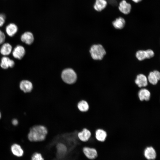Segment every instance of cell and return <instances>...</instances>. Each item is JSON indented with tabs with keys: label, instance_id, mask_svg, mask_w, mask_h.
<instances>
[{
	"label": "cell",
	"instance_id": "6da1fadb",
	"mask_svg": "<svg viewBox=\"0 0 160 160\" xmlns=\"http://www.w3.org/2000/svg\"><path fill=\"white\" fill-rule=\"evenodd\" d=\"M47 133V129L45 126L36 124L30 129L28 138L31 142H41L45 140Z\"/></svg>",
	"mask_w": 160,
	"mask_h": 160
},
{
	"label": "cell",
	"instance_id": "7a4b0ae2",
	"mask_svg": "<svg viewBox=\"0 0 160 160\" xmlns=\"http://www.w3.org/2000/svg\"><path fill=\"white\" fill-rule=\"evenodd\" d=\"M61 76L63 81L68 84L75 83L77 80L76 73L71 68H67L64 69L61 72Z\"/></svg>",
	"mask_w": 160,
	"mask_h": 160
},
{
	"label": "cell",
	"instance_id": "3957f363",
	"mask_svg": "<svg viewBox=\"0 0 160 160\" xmlns=\"http://www.w3.org/2000/svg\"><path fill=\"white\" fill-rule=\"evenodd\" d=\"M89 53L92 58L95 60H101L106 54V52L101 44L92 45L89 49Z\"/></svg>",
	"mask_w": 160,
	"mask_h": 160
},
{
	"label": "cell",
	"instance_id": "277c9868",
	"mask_svg": "<svg viewBox=\"0 0 160 160\" xmlns=\"http://www.w3.org/2000/svg\"><path fill=\"white\" fill-rule=\"evenodd\" d=\"M82 151L85 156L89 160H93L97 156V151L94 148L85 146L82 148Z\"/></svg>",
	"mask_w": 160,
	"mask_h": 160
},
{
	"label": "cell",
	"instance_id": "5b68a950",
	"mask_svg": "<svg viewBox=\"0 0 160 160\" xmlns=\"http://www.w3.org/2000/svg\"><path fill=\"white\" fill-rule=\"evenodd\" d=\"M78 137L81 141L86 142L87 141L91 136V132L86 128H83L82 130L78 133Z\"/></svg>",
	"mask_w": 160,
	"mask_h": 160
},
{
	"label": "cell",
	"instance_id": "8992f818",
	"mask_svg": "<svg viewBox=\"0 0 160 160\" xmlns=\"http://www.w3.org/2000/svg\"><path fill=\"white\" fill-rule=\"evenodd\" d=\"M12 154L15 156L20 157L23 156L24 151L21 146L17 143H14L12 145L10 148Z\"/></svg>",
	"mask_w": 160,
	"mask_h": 160
},
{
	"label": "cell",
	"instance_id": "52a82bcc",
	"mask_svg": "<svg viewBox=\"0 0 160 160\" xmlns=\"http://www.w3.org/2000/svg\"><path fill=\"white\" fill-rule=\"evenodd\" d=\"M12 55L15 58L20 60L24 57L25 54V50L23 47L17 45L14 49L12 52Z\"/></svg>",
	"mask_w": 160,
	"mask_h": 160
},
{
	"label": "cell",
	"instance_id": "ba28073f",
	"mask_svg": "<svg viewBox=\"0 0 160 160\" xmlns=\"http://www.w3.org/2000/svg\"><path fill=\"white\" fill-rule=\"evenodd\" d=\"M135 83L140 87H145L148 84V79L144 74H139L137 75Z\"/></svg>",
	"mask_w": 160,
	"mask_h": 160
},
{
	"label": "cell",
	"instance_id": "9c48e42d",
	"mask_svg": "<svg viewBox=\"0 0 160 160\" xmlns=\"http://www.w3.org/2000/svg\"><path fill=\"white\" fill-rule=\"evenodd\" d=\"M20 88L25 93L31 92L33 88L32 83L27 80H23L20 84Z\"/></svg>",
	"mask_w": 160,
	"mask_h": 160
},
{
	"label": "cell",
	"instance_id": "30bf717a",
	"mask_svg": "<svg viewBox=\"0 0 160 160\" xmlns=\"http://www.w3.org/2000/svg\"><path fill=\"white\" fill-rule=\"evenodd\" d=\"M119 9L123 13L128 14L131 11V6L130 4L127 3L125 0H123L119 3Z\"/></svg>",
	"mask_w": 160,
	"mask_h": 160
},
{
	"label": "cell",
	"instance_id": "8fae6325",
	"mask_svg": "<svg viewBox=\"0 0 160 160\" xmlns=\"http://www.w3.org/2000/svg\"><path fill=\"white\" fill-rule=\"evenodd\" d=\"M22 41L28 45H31L33 42L34 38L33 34L30 32H26L21 36Z\"/></svg>",
	"mask_w": 160,
	"mask_h": 160
},
{
	"label": "cell",
	"instance_id": "7c38bea8",
	"mask_svg": "<svg viewBox=\"0 0 160 160\" xmlns=\"http://www.w3.org/2000/svg\"><path fill=\"white\" fill-rule=\"evenodd\" d=\"M15 62L12 60L7 57H3L1 59V67L4 69H7L9 67H13L15 65Z\"/></svg>",
	"mask_w": 160,
	"mask_h": 160
},
{
	"label": "cell",
	"instance_id": "4fadbf2b",
	"mask_svg": "<svg viewBox=\"0 0 160 160\" xmlns=\"http://www.w3.org/2000/svg\"><path fill=\"white\" fill-rule=\"evenodd\" d=\"M107 135L106 132L103 129L99 128L97 129L95 131V138L99 141H104L105 140Z\"/></svg>",
	"mask_w": 160,
	"mask_h": 160
},
{
	"label": "cell",
	"instance_id": "5bb4252c",
	"mask_svg": "<svg viewBox=\"0 0 160 160\" xmlns=\"http://www.w3.org/2000/svg\"><path fill=\"white\" fill-rule=\"evenodd\" d=\"M138 96L140 100H148L151 97L150 92L147 89L144 88L140 89L139 92Z\"/></svg>",
	"mask_w": 160,
	"mask_h": 160
},
{
	"label": "cell",
	"instance_id": "9a60e30c",
	"mask_svg": "<svg viewBox=\"0 0 160 160\" xmlns=\"http://www.w3.org/2000/svg\"><path fill=\"white\" fill-rule=\"evenodd\" d=\"M107 4L106 0H95L94 5V9L97 11H101L104 9Z\"/></svg>",
	"mask_w": 160,
	"mask_h": 160
},
{
	"label": "cell",
	"instance_id": "2e32d148",
	"mask_svg": "<svg viewBox=\"0 0 160 160\" xmlns=\"http://www.w3.org/2000/svg\"><path fill=\"white\" fill-rule=\"evenodd\" d=\"M144 155L147 159L153 160L155 159L156 153L154 149L152 147H149L145 149Z\"/></svg>",
	"mask_w": 160,
	"mask_h": 160
},
{
	"label": "cell",
	"instance_id": "e0dca14e",
	"mask_svg": "<svg viewBox=\"0 0 160 160\" xmlns=\"http://www.w3.org/2000/svg\"><path fill=\"white\" fill-rule=\"evenodd\" d=\"M18 30L17 26L15 24L11 23L8 25L6 28V32L7 35L10 36H13Z\"/></svg>",
	"mask_w": 160,
	"mask_h": 160
},
{
	"label": "cell",
	"instance_id": "ac0fdd59",
	"mask_svg": "<svg viewBox=\"0 0 160 160\" xmlns=\"http://www.w3.org/2000/svg\"><path fill=\"white\" fill-rule=\"evenodd\" d=\"M125 21L124 18L120 17L115 19L112 22V25L115 28L121 29L124 27Z\"/></svg>",
	"mask_w": 160,
	"mask_h": 160
},
{
	"label": "cell",
	"instance_id": "d6986e66",
	"mask_svg": "<svg viewBox=\"0 0 160 160\" xmlns=\"http://www.w3.org/2000/svg\"><path fill=\"white\" fill-rule=\"evenodd\" d=\"M12 47L11 45L8 43H4L1 46L0 52L3 55H9L11 52Z\"/></svg>",
	"mask_w": 160,
	"mask_h": 160
},
{
	"label": "cell",
	"instance_id": "ffe728a7",
	"mask_svg": "<svg viewBox=\"0 0 160 160\" xmlns=\"http://www.w3.org/2000/svg\"><path fill=\"white\" fill-rule=\"evenodd\" d=\"M77 107L79 111L82 112L87 111L89 108L88 103L84 100L80 101L77 103Z\"/></svg>",
	"mask_w": 160,
	"mask_h": 160
},
{
	"label": "cell",
	"instance_id": "44dd1931",
	"mask_svg": "<svg viewBox=\"0 0 160 160\" xmlns=\"http://www.w3.org/2000/svg\"><path fill=\"white\" fill-rule=\"evenodd\" d=\"M147 79L150 83L153 85H156L158 81L153 71L149 73Z\"/></svg>",
	"mask_w": 160,
	"mask_h": 160
},
{
	"label": "cell",
	"instance_id": "7402d4cb",
	"mask_svg": "<svg viewBox=\"0 0 160 160\" xmlns=\"http://www.w3.org/2000/svg\"><path fill=\"white\" fill-rule=\"evenodd\" d=\"M136 57L139 61H142L146 58L145 50H140L137 51L135 54Z\"/></svg>",
	"mask_w": 160,
	"mask_h": 160
},
{
	"label": "cell",
	"instance_id": "603a6c76",
	"mask_svg": "<svg viewBox=\"0 0 160 160\" xmlns=\"http://www.w3.org/2000/svg\"><path fill=\"white\" fill-rule=\"evenodd\" d=\"M31 160H45L42 154L39 152L33 153L31 157Z\"/></svg>",
	"mask_w": 160,
	"mask_h": 160
},
{
	"label": "cell",
	"instance_id": "cb8c5ba5",
	"mask_svg": "<svg viewBox=\"0 0 160 160\" xmlns=\"http://www.w3.org/2000/svg\"><path fill=\"white\" fill-rule=\"evenodd\" d=\"M146 55V58L150 59L153 57L154 55V53L153 50L151 49H148L145 50Z\"/></svg>",
	"mask_w": 160,
	"mask_h": 160
},
{
	"label": "cell",
	"instance_id": "d4e9b609",
	"mask_svg": "<svg viewBox=\"0 0 160 160\" xmlns=\"http://www.w3.org/2000/svg\"><path fill=\"white\" fill-rule=\"evenodd\" d=\"M5 15L3 14H0V27L2 26L4 23Z\"/></svg>",
	"mask_w": 160,
	"mask_h": 160
},
{
	"label": "cell",
	"instance_id": "484cf974",
	"mask_svg": "<svg viewBox=\"0 0 160 160\" xmlns=\"http://www.w3.org/2000/svg\"><path fill=\"white\" fill-rule=\"evenodd\" d=\"M5 39V36L4 33L0 30V44L4 42Z\"/></svg>",
	"mask_w": 160,
	"mask_h": 160
},
{
	"label": "cell",
	"instance_id": "4316f807",
	"mask_svg": "<svg viewBox=\"0 0 160 160\" xmlns=\"http://www.w3.org/2000/svg\"><path fill=\"white\" fill-rule=\"evenodd\" d=\"M109 4L113 6H116L117 4V0H107Z\"/></svg>",
	"mask_w": 160,
	"mask_h": 160
},
{
	"label": "cell",
	"instance_id": "83f0119b",
	"mask_svg": "<svg viewBox=\"0 0 160 160\" xmlns=\"http://www.w3.org/2000/svg\"><path fill=\"white\" fill-rule=\"evenodd\" d=\"M153 72L158 81L160 79V73L157 70H155L153 71Z\"/></svg>",
	"mask_w": 160,
	"mask_h": 160
},
{
	"label": "cell",
	"instance_id": "f1b7e54d",
	"mask_svg": "<svg viewBox=\"0 0 160 160\" xmlns=\"http://www.w3.org/2000/svg\"><path fill=\"white\" fill-rule=\"evenodd\" d=\"M12 123L14 126L17 125L18 124V121L16 119H14L12 121Z\"/></svg>",
	"mask_w": 160,
	"mask_h": 160
},
{
	"label": "cell",
	"instance_id": "f546056e",
	"mask_svg": "<svg viewBox=\"0 0 160 160\" xmlns=\"http://www.w3.org/2000/svg\"><path fill=\"white\" fill-rule=\"evenodd\" d=\"M142 0H132L135 3H138L141 1Z\"/></svg>",
	"mask_w": 160,
	"mask_h": 160
},
{
	"label": "cell",
	"instance_id": "4dcf8cb0",
	"mask_svg": "<svg viewBox=\"0 0 160 160\" xmlns=\"http://www.w3.org/2000/svg\"><path fill=\"white\" fill-rule=\"evenodd\" d=\"M1 112H0V119L1 118Z\"/></svg>",
	"mask_w": 160,
	"mask_h": 160
}]
</instances>
